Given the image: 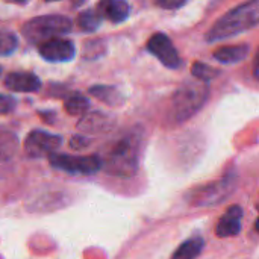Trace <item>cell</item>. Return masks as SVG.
Masks as SVG:
<instances>
[{
	"label": "cell",
	"mask_w": 259,
	"mask_h": 259,
	"mask_svg": "<svg viewBox=\"0 0 259 259\" xmlns=\"http://www.w3.org/2000/svg\"><path fill=\"white\" fill-rule=\"evenodd\" d=\"M259 24V0H249L220 17L206 33V41L214 42L240 35Z\"/></svg>",
	"instance_id": "6da1fadb"
},
{
	"label": "cell",
	"mask_w": 259,
	"mask_h": 259,
	"mask_svg": "<svg viewBox=\"0 0 259 259\" xmlns=\"http://www.w3.org/2000/svg\"><path fill=\"white\" fill-rule=\"evenodd\" d=\"M138 156H140V138L137 135H127L118 140L112 149L108 152L102 167L109 175L118 178H131L138 170Z\"/></svg>",
	"instance_id": "7a4b0ae2"
},
{
	"label": "cell",
	"mask_w": 259,
	"mask_h": 259,
	"mask_svg": "<svg viewBox=\"0 0 259 259\" xmlns=\"http://www.w3.org/2000/svg\"><path fill=\"white\" fill-rule=\"evenodd\" d=\"M73 27L70 18L64 15H41L29 20L21 32L24 38L32 44H42L52 38L68 33Z\"/></svg>",
	"instance_id": "3957f363"
},
{
	"label": "cell",
	"mask_w": 259,
	"mask_h": 259,
	"mask_svg": "<svg viewBox=\"0 0 259 259\" xmlns=\"http://www.w3.org/2000/svg\"><path fill=\"white\" fill-rule=\"evenodd\" d=\"M208 90L202 85H185L182 87L173 99V118L176 121L188 120L191 115H194L203 102L206 100Z\"/></svg>",
	"instance_id": "277c9868"
},
{
	"label": "cell",
	"mask_w": 259,
	"mask_h": 259,
	"mask_svg": "<svg viewBox=\"0 0 259 259\" xmlns=\"http://www.w3.org/2000/svg\"><path fill=\"white\" fill-rule=\"evenodd\" d=\"M50 165L67 171V173H79V175H93L102 168V159L99 156H71V155H59L52 153L49 156Z\"/></svg>",
	"instance_id": "5b68a950"
},
{
	"label": "cell",
	"mask_w": 259,
	"mask_h": 259,
	"mask_svg": "<svg viewBox=\"0 0 259 259\" xmlns=\"http://www.w3.org/2000/svg\"><path fill=\"white\" fill-rule=\"evenodd\" d=\"M61 143L62 140L58 135L44 131H32L24 140V152L29 158H44L55 153Z\"/></svg>",
	"instance_id": "8992f818"
},
{
	"label": "cell",
	"mask_w": 259,
	"mask_h": 259,
	"mask_svg": "<svg viewBox=\"0 0 259 259\" xmlns=\"http://www.w3.org/2000/svg\"><path fill=\"white\" fill-rule=\"evenodd\" d=\"M232 181L225 179L214 182L208 187H203L202 190H197L196 194L190 197V202L196 206H212L220 203L225 197H228L232 193Z\"/></svg>",
	"instance_id": "52a82bcc"
},
{
	"label": "cell",
	"mask_w": 259,
	"mask_h": 259,
	"mask_svg": "<svg viewBox=\"0 0 259 259\" xmlns=\"http://www.w3.org/2000/svg\"><path fill=\"white\" fill-rule=\"evenodd\" d=\"M147 50L168 68H178L181 65V58L173 42L164 33H155L147 42Z\"/></svg>",
	"instance_id": "ba28073f"
},
{
	"label": "cell",
	"mask_w": 259,
	"mask_h": 259,
	"mask_svg": "<svg viewBox=\"0 0 259 259\" xmlns=\"http://www.w3.org/2000/svg\"><path fill=\"white\" fill-rule=\"evenodd\" d=\"M39 55L50 62H67L76 55L74 44L64 38H52L39 44Z\"/></svg>",
	"instance_id": "9c48e42d"
},
{
	"label": "cell",
	"mask_w": 259,
	"mask_h": 259,
	"mask_svg": "<svg viewBox=\"0 0 259 259\" xmlns=\"http://www.w3.org/2000/svg\"><path fill=\"white\" fill-rule=\"evenodd\" d=\"M241 219L243 209L238 205H232L226 209V212L219 219L215 226V234L220 238L235 237L241 232Z\"/></svg>",
	"instance_id": "30bf717a"
},
{
	"label": "cell",
	"mask_w": 259,
	"mask_h": 259,
	"mask_svg": "<svg viewBox=\"0 0 259 259\" xmlns=\"http://www.w3.org/2000/svg\"><path fill=\"white\" fill-rule=\"evenodd\" d=\"M5 87L15 93H35L41 88V80L32 73H11L5 79Z\"/></svg>",
	"instance_id": "8fae6325"
},
{
	"label": "cell",
	"mask_w": 259,
	"mask_h": 259,
	"mask_svg": "<svg viewBox=\"0 0 259 259\" xmlns=\"http://www.w3.org/2000/svg\"><path fill=\"white\" fill-rule=\"evenodd\" d=\"M102 18L112 23H121L129 15V5L126 0H100L97 8Z\"/></svg>",
	"instance_id": "7c38bea8"
},
{
	"label": "cell",
	"mask_w": 259,
	"mask_h": 259,
	"mask_svg": "<svg viewBox=\"0 0 259 259\" xmlns=\"http://www.w3.org/2000/svg\"><path fill=\"white\" fill-rule=\"evenodd\" d=\"M112 126V120L100 112H91L87 114L77 124V129L87 134H100L105 131H109Z\"/></svg>",
	"instance_id": "4fadbf2b"
},
{
	"label": "cell",
	"mask_w": 259,
	"mask_h": 259,
	"mask_svg": "<svg viewBox=\"0 0 259 259\" xmlns=\"http://www.w3.org/2000/svg\"><path fill=\"white\" fill-rule=\"evenodd\" d=\"M249 55V46L247 44H238V46H226L220 47L214 52V58L223 64H235L243 61Z\"/></svg>",
	"instance_id": "5bb4252c"
},
{
	"label": "cell",
	"mask_w": 259,
	"mask_h": 259,
	"mask_svg": "<svg viewBox=\"0 0 259 259\" xmlns=\"http://www.w3.org/2000/svg\"><path fill=\"white\" fill-rule=\"evenodd\" d=\"M205 241L202 237H193L184 241L170 259H196L203 250Z\"/></svg>",
	"instance_id": "9a60e30c"
},
{
	"label": "cell",
	"mask_w": 259,
	"mask_h": 259,
	"mask_svg": "<svg viewBox=\"0 0 259 259\" xmlns=\"http://www.w3.org/2000/svg\"><path fill=\"white\" fill-rule=\"evenodd\" d=\"M90 94H93L96 99H99L100 102H103L109 106H118L123 103V96L114 87L97 85V87H93L90 90Z\"/></svg>",
	"instance_id": "2e32d148"
},
{
	"label": "cell",
	"mask_w": 259,
	"mask_h": 259,
	"mask_svg": "<svg viewBox=\"0 0 259 259\" xmlns=\"http://www.w3.org/2000/svg\"><path fill=\"white\" fill-rule=\"evenodd\" d=\"M64 108L67 111V114L70 115H82L88 111L90 108V102L88 99L80 94V93H71L65 102H64Z\"/></svg>",
	"instance_id": "e0dca14e"
},
{
	"label": "cell",
	"mask_w": 259,
	"mask_h": 259,
	"mask_svg": "<svg viewBox=\"0 0 259 259\" xmlns=\"http://www.w3.org/2000/svg\"><path fill=\"white\" fill-rule=\"evenodd\" d=\"M102 23V15L97 9H87L79 14L77 17V26L83 32H94L99 29Z\"/></svg>",
	"instance_id": "ac0fdd59"
},
{
	"label": "cell",
	"mask_w": 259,
	"mask_h": 259,
	"mask_svg": "<svg viewBox=\"0 0 259 259\" xmlns=\"http://www.w3.org/2000/svg\"><path fill=\"white\" fill-rule=\"evenodd\" d=\"M18 46L17 36L9 30H0V56H9Z\"/></svg>",
	"instance_id": "d6986e66"
},
{
	"label": "cell",
	"mask_w": 259,
	"mask_h": 259,
	"mask_svg": "<svg viewBox=\"0 0 259 259\" xmlns=\"http://www.w3.org/2000/svg\"><path fill=\"white\" fill-rule=\"evenodd\" d=\"M191 73H193V76L194 77H197L199 80H211V79H214L217 74H219V70H215V68H212L211 65H208V64H203V62H194L193 64V67H191Z\"/></svg>",
	"instance_id": "ffe728a7"
},
{
	"label": "cell",
	"mask_w": 259,
	"mask_h": 259,
	"mask_svg": "<svg viewBox=\"0 0 259 259\" xmlns=\"http://www.w3.org/2000/svg\"><path fill=\"white\" fill-rule=\"evenodd\" d=\"M17 100L11 96L6 94H0V115H6L9 112H12L15 109Z\"/></svg>",
	"instance_id": "44dd1931"
},
{
	"label": "cell",
	"mask_w": 259,
	"mask_h": 259,
	"mask_svg": "<svg viewBox=\"0 0 259 259\" xmlns=\"http://www.w3.org/2000/svg\"><path fill=\"white\" fill-rule=\"evenodd\" d=\"M155 3L164 9H178L181 6H184L187 3V0H155Z\"/></svg>",
	"instance_id": "7402d4cb"
},
{
	"label": "cell",
	"mask_w": 259,
	"mask_h": 259,
	"mask_svg": "<svg viewBox=\"0 0 259 259\" xmlns=\"http://www.w3.org/2000/svg\"><path fill=\"white\" fill-rule=\"evenodd\" d=\"M88 140H85L83 137H74L71 141H70V147H73V149H83V147H87L88 146Z\"/></svg>",
	"instance_id": "603a6c76"
},
{
	"label": "cell",
	"mask_w": 259,
	"mask_h": 259,
	"mask_svg": "<svg viewBox=\"0 0 259 259\" xmlns=\"http://www.w3.org/2000/svg\"><path fill=\"white\" fill-rule=\"evenodd\" d=\"M6 3H12V5H24L27 3V0H5Z\"/></svg>",
	"instance_id": "cb8c5ba5"
},
{
	"label": "cell",
	"mask_w": 259,
	"mask_h": 259,
	"mask_svg": "<svg viewBox=\"0 0 259 259\" xmlns=\"http://www.w3.org/2000/svg\"><path fill=\"white\" fill-rule=\"evenodd\" d=\"M255 229H256V232H259V217L256 219V222H255Z\"/></svg>",
	"instance_id": "d4e9b609"
},
{
	"label": "cell",
	"mask_w": 259,
	"mask_h": 259,
	"mask_svg": "<svg viewBox=\"0 0 259 259\" xmlns=\"http://www.w3.org/2000/svg\"><path fill=\"white\" fill-rule=\"evenodd\" d=\"M46 2H58V0H46Z\"/></svg>",
	"instance_id": "484cf974"
},
{
	"label": "cell",
	"mask_w": 259,
	"mask_h": 259,
	"mask_svg": "<svg viewBox=\"0 0 259 259\" xmlns=\"http://www.w3.org/2000/svg\"><path fill=\"white\" fill-rule=\"evenodd\" d=\"M0 74H2V67H0Z\"/></svg>",
	"instance_id": "4316f807"
}]
</instances>
